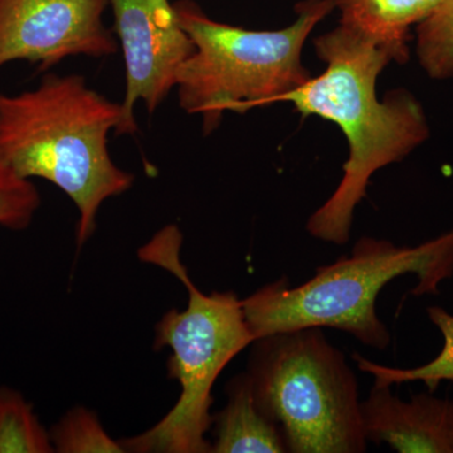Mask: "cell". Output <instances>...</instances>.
<instances>
[{"label": "cell", "mask_w": 453, "mask_h": 453, "mask_svg": "<svg viewBox=\"0 0 453 453\" xmlns=\"http://www.w3.org/2000/svg\"><path fill=\"white\" fill-rule=\"evenodd\" d=\"M360 412L368 442L399 453H453V399L428 390L402 401L390 386L374 383Z\"/></svg>", "instance_id": "9c48e42d"}, {"label": "cell", "mask_w": 453, "mask_h": 453, "mask_svg": "<svg viewBox=\"0 0 453 453\" xmlns=\"http://www.w3.org/2000/svg\"><path fill=\"white\" fill-rule=\"evenodd\" d=\"M55 452L124 453L120 441L107 434L96 413L85 407L68 411L50 432Z\"/></svg>", "instance_id": "9a60e30c"}, {"label": "cell", "mask_w": 453, "mask_h": 453, "mask_svg": "<svg viewBox=\"0 0 453 453\" xmlns=\"http://www.w3.org/2000/svg\"><path fill=\"white\" fill-rule=\"evenodd\" d=\"M183 234L177 226H164L139 250V257L177 276L186 285L188 305L170 310L157 325L155 349L169 348V377L178 380L180 395L157 425L139 436L120 441L125 452L208 453L205 440L213 417L214 383L223 369L255 342L242 301L232 291L203 294L180 259Z\"/></svg>", "instance_id": "277c9868"}, {"label": "cell", "mask_w": 453, "mask_h": 453, "mask_svg": "<svg viewBox=\"0 0 453 453\" xmlns=\"http://www.w3.org/2000/svg\"><path fill=\"white\" fill-rule=\"evenodd\" d=\"M417 277L413 296L440 294L453 277V228L417 246L362 237L350 256L316 270L291 288L288 277L259 288L242 301L253 338L303 327H330L368 347L386 350L390 333L377 314L380 291L393 280Z\"/></svg>", "instance_id": "3957f363"}, {"label": "cell", "mask_w": 453, "mask_h": 453, "mask_svg": "<svg viewBox=\"0 0 453 453\" xmlns=\"http://www.w3.org/2000/svg\"><path fill=\"white\" fill-rule=\"evenodd\" d=\"M228 402L213 417V453H286L280 426L262 412L249 374L238 375L226 387Z\"/></svg>", "instance_id": "30bf717a"}, {"label": "cell", "mask_w": 453, "mask_h": 453, "mask_svg": "<svg viewBox=\"0 0 453 453\" xmlns=\"http://www.w3.org/2000/svg\"><path fill=\"white\" fill-rule=\"evenodd\" d=\"M315 49L326 64L324 73L311 77L280 103H291L301 115L333 121L347 136L350 153L342 181L306 225L312 237L345 244L372 175L423 144L429 127L421 104L405 89L378 100L375 88L381 71L392 61L404 64L392 47L339 25L316 38Z\"/></svg>", "instance_id": "6da1fadb"}, {"label": "cell", "mask_w": 453, "mask_h": 453, "mask_svg": "<svg viewBox=\"0 0 453 453\" xmlns=\"http://www.w3.org/2000/svg\"><path fill=\"white\" fill-rule=\"evenodd\" d=\"M40 205L41 196L31 179L18 174L0 151V226L28 228Z\"/></svg>", "instance_id": "2e32d148"}, {"label": "cell", "mask_w": 453, "mask_h": 453, "mask_svg": "<svg viewBox=\"0 0 453 453\" xmlns=\"http://www.w3.org/2000/svg\"><path fill=\"white\" fill-rule=\"evenodd\" d=\"M121 121V103L89 88L79 74L47 73L38 88L0 92V151L23 178L44 179L71 198L79 247L94 234L104 202L135 180L109 151L110 131Z\"/></svg>", "instance_id": "7a4b0ae2"}, {"label": "cell", "mask_w": 453, "mask_h": 453, "mask_svg": "<svg viewBox=\"0 0 453 453\" xmlns=\"http://www.w3.org/2000/svg\"><path fill=\"white\" fill-rule=\"evenodd\" d=\"M249 365L256 402L281 428L288 452L366 451L356 374L323 327L253 342Z\"/></svg>", "instance_id": "8992f818"}, {"label": "cell", "mask_w": 453, "mask_h": 453, "mask_svg": "<svg viewBox=\"0 0 453 453\" xmlns=\"http://www.w3.org/2000/svg\"><path fill=\"white\" fill-rule=\"evenodd\" d=\"M417 55L428 76L446 80L453 76V0L417 26Z\"/></svg>", "instance_id": "5bb4252c"}, {"label": "cell", "mask_w": 453, "mask_h": 453, "mask_svg": "<svg viewBox=\"0 0 453 453\" xmlns=\"http://www.w3.org/2000/svg\"><path fill=\"white\" fill-rule=\"evenodd\" d=\"M109 0H0V68L28 61L47 71L76 56L109 57L118 41L104 23Z\"/></svg>", "instance_id": "ba28073f"}, {"label": "cell", "mask_w": 453, "mask_h": 453, "mask_svg": "<svg viewBox=\"0 0 453 453\" xmlns=\"http://www.w3.org/2000/svg\"><path fill=\"white\" fill-rule=\"evenodd\" d=\"M196 44L178 74L179 106L202 119L204 135L226 112L273 105L311 79L303 49L316 26L335 11L334 0H303L297 18L279 31H250L211 19L193 0L173 3Z\"/></svg>", "instance_id": "5b68a950"}, {"label": "cell", "mask_w": 453, "mask_h": 453, "mask_svg": "<svg viewBox=\"0 0 453 453\" xmlns=\"http://www.w3.org/2000/svg\"><path fill=\"white\" fill-rule=\"evenodd\" d=\"M50 432L16 389L0 387V453H52Z\"/></svg>", "instance_id": "4fadbf2b"}, {"label": "cell", "mask_w": 453, "mask_h": 453, "mask_svg": "<svg viewBox=\"0 0 453 453\" xmlns=\"http://www.w3.org/2000/svg\"><path fill=\"white\" fill-rule=\"evenodd\" d=\"M340 25L392 47L407 62L411 27L427 19L443 0H334Z\"/></svg>", "instance_id": "8fae6325"}, {"label": "cell", "mask_w": 453, "mask_h": 453, "mask_svg": "<svg viewBox=\"0 0 453 453\" xmlns=\"http://www.w3.org/2000/svg\"><path fill=\"white\" fill-rule=\"evenodd\" d=\"M109 4L127 73L122 121L115 134L134 135L136 103L142 101L153 115L177 88L179 71L196 52V44L169 0H109Z\"/></svg>", "instance_id": "52a82bcc"}, {"label": "cell", "mask_w": 453, "mask_h": 453, "mask_svg": "<svg viewBox=\"0 0 453 453\" xmlns=\"http://www.w3.org/2000/svg\"><path fill=\"white\" fill-rule=\"evenodd\" d=\"M427 315L431 323L442 334L443 347L440 354L427 365L411 369L389 368L354 353L357 368L374 377L381 386L422 381L429 392H434L442 381H453V315L441 306H429Z\"/></svg>", "instance_id": "7c38bea8"}]
</instances>
